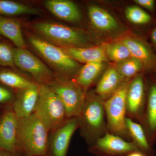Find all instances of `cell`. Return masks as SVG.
I'll return each instance as SVG.
<instances>
[{
    "label": "cell",
    "instance_id": "obj_1",
    "mask_svg": "<svg viewBox=\"0 0 156 156\" xmlns=\"http://www.w3.org/2000/svg\"><path fill=\"white\" fill-rule=\"evenodd\" d=\"M50 131L44 123L34 113L19 119L18 147L23 156L48 155Z\"/></svg>",
    "mask_w": 156,
    "mask_h": 156
},
{
    "label": "cell",
    "instance_id": "obj_2",
    "mask_svg": "<svg viewBox=\"0 0 156 156\" xmlns=\"http://www.w3.org/2000/svg\"><path fill=\"white\" fill-rule=\"evenodd\" d=\"M39 98L34 113L47 126L50 133L69 119L63 104L47 84H39Z\"/></svg>",
    "mask_w": 156,
    "mask_h": 156
},
{
    "label": "cell",
    "instance_id": "obj_3",
    "mask_svg": "<svg viewBox=\"0 0 156 156\" xmlns=\"http://www.w3.org/2000/svg\"><path fill=\"white\" fill-rule=\"evenodd\" d=\"M104 101L99 96L87 94L80 114L78 117L83 136L87 140H95L105 129Z\"/></svg>",
    "mask_w": 156,
    "mask_h": 156
},
{
    "label": "cell",
    "instance_id": "obj_4",
    "mask_svg": "<svg viewBox=\"0 0 156 156\" xmlns=\"http://www.w3.org/2000/svg\"><path fill=\"white\" fill-rule=\"evenodd\" d=\"M34 30L48 41L61 48L83 47L88 41L83 33L69 27L49 22L35 23Z\"/></svg>",
    "mask_w": 156,
    "mask_h": 156
},
{
    "label": "cell",
    "instance_id": "obj_5",
    "mask_svg": "<svg viewBox=\"0 0 156 156\" xmlns=\"http://www.w3.org/2000/svg\"><path fill=\"white\" fill-rule=\"evenodd\" d=\"M129 83L128 81H124L104 102L108 128L112 134L122 137H128L129 136L126 124V97Z\"/></svg>",
    "mask_w": 156,
    "mask_h": 156
},
{
    "label": "cell",
    "instance_id": "obj_6",
    "mask_svg": "<svg viewBox=\"0 0 156 156\" xmlns=\"http://www.w3.org/2000/svg\"><path fill=\"white\" fill-rule=\"evenodd\" d=\"M47 85L61 100L69 119L79 116L85 104L87 93L75 81L56 77Z\"/></svg>",
    "mask_w": 156,
    "mask_h": 156
},
{
    "label": "cell",
    "instance_id": "obj_7",
    "mask_svg": "<svg viewBox=\"0 0 156 156\" xmlns=\"http://www.w3.org/2000/svg\"><path fill=\"white\" fill-rule=\"evenodd\" d=\"M29 41L34 49L58 73L67 75L77 69V62L60 47L34 36L30 37Z\"/></svg>",
    "mask_w": 156,
    "mask_h": 156
},
{
    "label": "cell",
    "instance_id": "obj_8",
    "mask_svg": "<svg viewBox=\"0 0 156 156\" xmlns=\"http://www.w3.org/2000/svg\"><path fill=\"white\" fill-rule=\"evenodd\" d=\"M15 66L28 73L38 84H48L56 77L44 62L26 48H14Z\"/></svg>",
    "mask_w": 156,
    "mask_h": 156
},
{
    "label": "cell",
    "instance_id": "obj_9",
    "mask_svg": "<svg viewBox=\"0 0 156 156\" xmlns=\"http://www.w3.org/2000/svg\"><path fill=\"white\" fill-rule=\"evenodd\" d=\"M79 127V118H71L55 131L50 133L48 155L66 156L71 139Z\"/></svg>",
    "mask_w": 156,
    "mask_h": 156
},
{
    "label": "cell",
    "instance_id": "obj_10",
    "mask_svg": "<svg viewBox=\"0 0 156 156\" xmlns=\"http://www.w3.org/2000/svg\"><path fill=\"white\" fill-rule=\"evenodd\" d=\"M18 124L19 119L12 110L3 115L0 120V149L13 153H19Z\"/></svg>",
    "mask_w": 156,
    "mask_h": 156
},
{
    "label": "cell",
    "instance_id": "obj_11",
    "mask_svg": "<svg viewBox=\"0 0 156 156\" xmlns=\"http://www.w3.org/2000/svg\"><path fill=\"white\" fill-rule=\"evenodd\" d=\"M95 147L112 155H121L139 150L134 143L128 142L121 136L107 132L95 140Z\"/></svg>",
    "mask_w": 156,
    "mask_h": 156
},
{
    "label": "cell",
    "instance_id": "obj_12",
    "mask_svg": "<svg viewBox=\"0 0 156 156\" xmlns=\"http://www.w3.org/2000/svg\"><path fill=\"white\" fill-rule=\"evenodd\" d=\"M39 94V84L19 92L13 102L12 109L18 119L27 118L34 113Z\"/></svg>",
    "mask_w": 156,
    "mask_h": 156
},
{
    "label": "cell",
    "instance_id": "obj_13",
    "mask_svg": "<svg viewBox=\"0 0 156 156\" xmlns=\"http://www.w3.org/2000/svg\"><path fill=\"white\" fill-rule=\"evenodd\" d=\"M144 101V84L142 76H136L129 83L127 97V112L135 117H141Z\"/></svg>",
    "mask_w": 156,
    "mask_h": 156
},
{
    "label": "cell",
    "instance_id": "obj_14",
    "mask_svg": "<svg viewBox=\"0 0 156 156\" xmlns=\"http://www.w3.org/2000/svg\"><path fill=\"white\" fill-rule=\"evenodd\" d=\"M121 42L128 48L131 57L142 62L145 69H156V55L146 43L131 37L125 38Z\"/></svg>",
    "mask_w": 156,
    "mask_h": 156
},
{
    "label": "cell",
    "instance_id": "obj_15",
    "mask_svg": "<svg viewBox=\"0 0 156 156\" xmlns=\"http://www.w3.org/2000/svg\"><path fill=\"white\" fill-rule=\"evenodd\" d=\"M44 6L51 14L65 21L77 22L81 19L80 11L71 1L48 0L44 2Z\"/></svg>",
    "mask_w": 156,
    "mask_h": 156
},
{
    "label": "cell",
    "instance_id": "obj_16",
    "mask_svg": "<svg viewBox=\"0 0 156 156\" xmlns=\"http://www.w3.org/2000/svg\"><path fill=\"white\" fill-rule=\"evenodd\" d=\"M124 80L115 68H110L104 73L98 82L95 92L101 99H108L122 84Z\"/></svg>",
    "mask_w": 156,
    "mask_h": 156
},
{
    "label": "cell",
    "instance_id": "obj_17",
    "mask_svg": "<svg viewBox=\"0 0 156 156\" xmlns=\"http://www.w3.org/2000/svg\"><path fill=\"white\" fill-rule=\"evenodd\" d=\"M61 48L71 58L76 62L87 63L104 62L108 60L104 47Z\"/></svg>",
    "mask_w": 156,
    "mask_h": 156
},
{
    "label": "cell",
    "instance_id": "obj_18",
    "mask_svg": "<svg viewBox=\"0 0 156 156\" xmlns=\"http://www.w3.org/2000/svg\"><path fill=\"white\" fill-rule=\"evenodd\" d=\"M0 34L9 39L17 48H26L21 25L16 20L0 16Z\"/></svg>",
    "mask_w": 156,
    "mask_h": 156
},
{
    "label": "cell",
    "instance_id": "obj_19",
    "mask_svg": "<svg viewBox=\"0 0 156 156\" xmlns=\"http://www.w3.org/2000/svg\"><path fill=\"white\" fill-rule=\"evenodd\" d=\"M88 15L92 25L98 30L108 32L118 28V22L114 17L98 6H90L88 9Z\"/></svg>",
    "mask_w": 156,
    "mask_h": 156
},
{
    "label": "cell",
    "instance_id": "obj_20",
    "mask_svg": "<svg viewBox=\"0 0 156 156\" xmlns=\"http://www.w3.org/2000/svg\"><path fill=\"white\" fill-rule=\"evenodd\" d=\"M104 69V62L85 63L79 71L75 81L85 92L94 83Z\"/></svg>",
    "mask_w": 156,
    "mask_h": 156
},
{
    "label": "cell",
    "instance_id": "obj_21",
    "mask_svg": "<svg viewBox=\"0 0 156 156\" xmlns=\"http://www.w3.org/2000/svg\"><path fill=\"white\" fill-rule=\"evenodd\" d=\"M126 124L128 134L139 150L147 156H153L150 144L141 125L128 118H126Z\"/></svg>",
    "mask_w": 156,
    "mask_h": 156
},
{
    "label": "cell",
    "instance_id": "obj_22",
    "mask_svg": "<svg viewBox=\"0 0 156 156\" xmlns=\"http://www.w3.org/2000/svg\"><path fill=\"white\" fill-rule=\"evenodd\" d=\"M0 83L19 92L38 85L17 73L6 69L0 70Z\"/></svg>",
    "mask_w": 156,
    "mask_h": 156
},
{
    "label": "cell",
    "instance_id": "obj_23",
    "mask_svg": "<svg viewBox=\"0 0 156 156\" xmlns=\"http://www.w3.org/2000/svg\"><path fill=\"white\" fill-rule=\"evenodd\" d=\"M40 13L41 11L38 9L21 3L9 0H0V16L38 15Z\"/></svg>",
    "mask_w": 156,
    "mask_h": 156
},
{
    "label": "cell",
    "instance_id": "obj_24",
    "mask_svg": "<svg viewBox=\"0 0 156 156\" xmlns=\"http://www.w3.org/2000/svg\"><path fill=\"white\" fill-rule=\"evenodd\" d=\"M104 48L108 59L117 63L131 57L128 48L121 42L107 44Z\"/></svg>",
    "mask_w": 156,
    "mask_h": 156
},
{
    "label": "cell",
    "instance_id": "obj_25",
    "mask_svg": "<svg viewBox=\"0 0 156 156\" xmlns=\"http://www.w3.org/2000/svg\"><path fill=\"white\" fill-rule=\"evenodd\" d=\"M146 121L148 131L151 134L156 132V84L151 86L149 92Z\"/></svg>",
    "mask_w": 156,
    "mask_h": 156
},
{
    "label": "cell",
    "instance_id": "obj_26",
    "mask_svg": "<svg viewBox=\"0 0 156 156\" xmlns=\"http://www.w3.org/2000/svg\"><path fill=\"white\" fill-rule=\"evenodd\" d=\"M115 68L124 79L134 76L144 69L141 62L132 57L117 63Z\"/></svg>",
    "mask_w": 156,
    "mask_h": 156
},
{
    "label": "cell",
    "instance_id": "obj_27",
    "mask_svg": "<svg viewBox=\"0 0 156 156\" xmlns=\"http://www.w3.org/2000/svg\"><path fill=\"white\" fill-rule=\"evenodd\" d=\"M125 15L128 21L137 25L149 23L151 20V17L148 13L140 7L131 6L127 7L125 11Z\"/></svg>",
    "mask_w": 156,
    "mask_h": 156
},
{
    "label": "cell",
    "instance_id": "obj_28",
    "mask_svg": "<svg viewBox=\"0 0 156 156\" xmlns=\"http://www.w3.org/2000/svg\"><path fill=\"white\" fill-rule=\"evenodd\" d=\"M0 65L15 67L14 48L5 43H0Z\"/></svg>",
    "mask_w": 156,
    "mask_h": 156
},
{
    "label": "cell",
    "instance_id": "obj_29",
    "mask_svg": "<svg viewBox=\"0 0 156 156\" xmlns=\"http://www.w3.org/2000/svg\"><path fill=\"white\" fill-rule=\"evenodd\" d=\"M14 98V94L10 89L0 85V103H7Z\"/></svg>",
    "mask_w": 156,
    "mask_h": 156
},
{
    "label": "cell",
    "instance_id": "obj_30",
    "mask_svg": "<svg viewBox=\"0 0 156 156\" xmlns=\"http://www.w3.org/2000/svg\"><path fill=\"white\" fill-rule=\"evenodd\" d=\"M136 5L141 6L148 11H153L155 6V1L154 0H134Z\"/></svg>",
    "mask_w": 156,
    "mask_h": 156
},
{
    "label": "cell",
    "instance_id": "obj_31",
    "mask_svg": "<svg viewBox=\"0 0 156 156\" xmlns=\"http://www.w3.org/2000/svg\"><path fill=\"white\" fill-rule=\"evenodd\" d=\"M127 156H147L144 153L140 150L134 151L128 154Z\"/></svg>",
    "mask_w": 156,
    "mask_h": 156
},
{
    "label": "cell",
    "instance_id": "obj_32",
    "mask_svg": "<svg viewBox=\"0 0 156 156\" xmlns=\"http://www.w3.org/2000/svg\"><path fill=\"white\" fill-rule=\"evenodd\" d=\"M151 39L154 44L156 47V27L152 31L151 34Z\"/></svg>",
    "mask_w": 156,
    "mask_h": 156
},
{
    "label": "cell",
    "instance_id": "obj_33",
    "mask_svg": "<svg viewBox=\"0 0 156 156\" xmlns=\"http://www.w3.org/2000/svg\"><path fill=\"white\" fill-rule=\"evenodd\" d=\"M15 153H13L0 149V156H11V155Z\"/></svg>",
    "mask_w": 156,
    "mask_h": 156
},
{
    "label": "cell",
    "instance_id": "obj_34",
    "mask_svg": "<svg viewBox=\"0 0 156 156\" xmlns=\"http://www.w3.org/2000/svg\"><path fill=\"white\" fill-rule=\"evenodd\" d=\"M49 156L48 155H44V156Z\"/></svg>",
    "mask_w": 156,
    "mask_h": 156
}]
</instances>
